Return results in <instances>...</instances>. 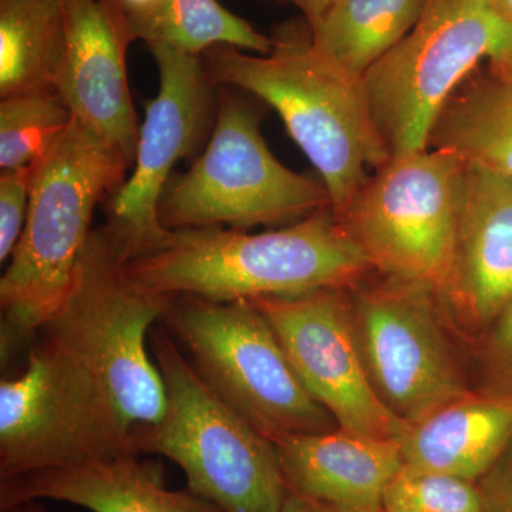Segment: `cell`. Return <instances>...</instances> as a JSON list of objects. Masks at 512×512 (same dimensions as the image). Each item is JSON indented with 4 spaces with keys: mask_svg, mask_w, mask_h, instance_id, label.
<instances>
[{
    "mask_svg": "<svg viewBox=\"0 0 512 512\" xmlns=\"http://www.w3.org/2000/svg\"><path fill=\"white\" fill-rule=\"evenodd\" d=\"M128 276L165 298L252 301L323 288H350L373 269L332 208L251 234L221 227L171 231L130 259Z\"/></svg>",
    "mask_w": 512,
    "mask_h": 512,
    "instance_id": "obj_1",
    "label": "cell"
},
{
    "mask_svg": "<svg viewBox=\"0 0 512 512\" xmlns=\"http://www.w3.org/2000/svg\"><path fill=\"white\" fill-rule=\"evenodd\" d=\"M266 55L215 46L201 56L211 82L251 94L279 114L329 192L333 212L345 207L389 161L362 80L329 63L312 45L308 23L282 25Z\"/></svg>",
    "mask_w": 512,
    "mask_h": 512,
    "instance_id": "obj_2",
    "label": "cell"
},
{
    "mask_svg": "<svg viewBox=\"0 0 512 512\" xmlns=\"http://www.w3.org/2000/svg\"><path fill=\"white\" fill-rule=\"evenodd\" d=\"M130 167L74 119L35 164L28 220L0 279L3 366L62 305L94 229V211L126 181Z\"/></svg>",
    "mask_w": 512,
    "mask_h": 512,
    "instance_id": "obj_3",
    "label": "cell"
},
{
    "mask_svg": "<svg viewBox=\"0 0 512 512\" xmlns=\"http://www.w3.org/2000/svg\"><path fill=\"white\" fill-rule=\"evenodd\" d=\"M128 261L126 248L109 229L94 228L66 298L37 335L92 375L134 439L165 412L163 377L148 338L170 298L136 284L127 274Z\"/></svg>",
    "mask_w": 512,
    "mask_h": 512,
    "instance_id": "obj_4",
    "label": "cell"
},
{
    "mask_svg": "<svg viewBox=\"0 0 512 512\" xmlns=\"http://www.w3.org/2000/svg\"><path fill=\"white\" fill-rule=\"evenodd\" d=\"M148 346L167 404L158 423L136 431L134 453L173 461L188 490L222 512H281L289 488L274 443L212 392L167 328H153Z\"/></svg>",
    "mask_w": 512,
    "mask_h": 512,
    "instance_id": "obj_5",
    "label": "cell"
},
{
    "mask_svg": "<svg viewBox=\"0 0 512 512\" xmlns=\"http://www.w3.org/2000/svg\"><path fill=\"white\" fill-rule=\"evenodd\" d=\"M332 208L322 181L285 167L266 146L261 116L239 90L218 87L214 128L204 150L173 175L160 202L168 231L291 225Z\"/></svg>",
    "mask_w": 512,
    "mask_h": 512,
    "instance_id": "obj_6",
    "label": "cell"
},
{
    "mask_svg": "<svg viewBox=\"0 0 512 512\" xmlns=\"http://www.w3.org/2000/svg\"><path fill=\"white\" fill-rule=\"evenodd\" d=\"M348 296L367 376L393 416L416 424L473 392L470 346L439 291L373 271Z\"/></svg>",
    "mask_w": 512,
    "mask_h": 512,
    "instance_id": "obj_7",
    "label": "cell"
},
{
    "mask_svg": "<svg viewBox=\"0 0 512 512\" xmlns=\"http://www.w3.org/2000/svg\"><path fill=\"white\" fill-rule=\"evenodd\" d=\"M161 320L212 392L272 443L338 429L254 303L177 296Z\"/></svg>",
    "mask_w": 512,
    "mask_h": 512,
    "instance_id": "obj_8",
    "label": "cell"
},
{
    "mask_svg": "<svg viewBox=\"0 0 512 512\" xmlns=\"http://www.w3.org/2000/svg\"><path fill=\"white\" fill-rule=\"evenodd\" d=\"M512 47V25L490 0H426L413 29L363 76L370 114L390 156L429 148L454 90Z\"/></svg>",
    "mask_w": 512,
    "mask_h": 512,
    "instance_id": "obj_9",
    "label": "cell"
},
{
    "mask_svg": "<svg viewBox=\"0 0 512 512\" xmlns=\"http://www.w3.org/2000/svg\"><path fill=\"white\" fill-rule=\"evenodd\" d=\"M466 163L427 148L369 175L336 217L373 271L430 285L443 296L454 254Z\"/></svg>",
    "mask_w": 512,
    "mask_h": 512,
    "instance_id": "obj_10",
    "label": "cell"
},
{
    "mask_svg": "<svg viewBox=\"0 0 512 512\" xmlns=\"http://www.w3.org/2000/svg\"><path fill=\"white\" fill-rule=\"evenodd\" d=\"M123 454H136L133 431L92 375L37 335L25 370L0 382V480Z\"/></svg>",
    "mask_w": 512,
    "mask_h": 512,
    "instance_id": "obj_11",
    "label": "cell"
},
{
    "mask_svg": "<svg viewBox=\"0 0 512 512\" xmlns=\"http://www.w3.org/2000/svg\"><path fill=\"white\" fill-rule=\"evenodd\" d=\"M160 89L148 100L133 173L111 194L106 228L130 259L164 244L171 231L161 225V198L178 161L205 147L218 110V87L201 57L167 46H150Z\"/></svg>",
    "mask_w": 512,
    "mask_h": 512,
    "instance_id": "obj_12",
    "label": "cell"
},
{
    "mask_svg": "<svg viewBox=\"0 0 512 512\" xmlns=\"http://www.w3.org/2000/svg\"><path fill=\"white\" fill-rule=\"evenodd\" d=\"M274 329L296 375L340 429L399 440L410 424L380 402L367 376L350 315L348 288L249 301Z\"/></svg>",
    "mask_w": 512,
    "mask_h": 512,
    "instance_id": "obj_13",
    "label": "cell"
},
{
    "mask_svg": "<svg viewBox=\"0 0 512 512\" xmlns=\"http://www.w3.org/2000/svg\"><path fill=\"white\" fill-rule=\"evenodd\" d=\"M67 46L53 90L73 119L133 167L140 124L127 76L126 19L109 0H64Z\"/></svg>",
    "mask_w": 512,
    "mask_h": 512,
    "instance_id": "obj_14",
    "label": "cell"
},
{
    "mask_svg": "<svg viewBox=\"0 0 512 512\" xmlns=\"http://www.w3.org/2000/svg\"><path fill=\"white\" fill-rule=\"evenodd\" d=\"M444 306L468 346L512 302V178L466 163Z\"/></svg>",
    "mask_w": 512,
    "mask_h": 512,
    "instance_id": "obj_15",
    "label": "cell"
},
{
    "mask_svg": "<svg viewBox=\"0 0 512 512\" xmlns=\"http://www.w3.org/2000/svg\"><path fill=\"white\" fill-rule=\"evenodd\" d=\"M274 446L289 490L348 512H383L384 490L403 467L399 441L340 427Z\"/></svg>",
    "mask_w": 512,
    "mask_h": 512,
    "instance_id": "obj_16",
    "label": "cell"
},
{
    "mask_svg": "<svg viewBox=\"0 0 512 512\" xmlns=\"http://www.w3.org/2000/svg\"><path fill=\"white\" fill-rule=\"evenodd\" d=\"M32 500L62 501L92 512H222L188 488L170 490L163 466L136 454L0 480V510Z\"/></svg>",
    "mask_w": 512,
    "mask_h": 512,
    "instance_id": "obj_17",
    "label": "cell"
},
{
    "mask_svg": "<svg viewBox=\"0 0 512 512\" xmlns=\"http://www.w3.org/2000/svg\"><path fill=\"white\" fill-rule=\"evenodd\" d=\"M403 464L477 483L512 441V402L476 392L410 424L399 440Z\"/></svg>",
    "mask_w": 512,
    "mask_h": 512,
    "instance_id": "obj_18",
    "label": "cell"
},
{
    "mask_svg": "<svg viewBox=\"0 0 512 512\" xmlns=\"http://www.w3.org/2000/svg\"><path fill=\"white\" fill-rule=\"evenodd\" d=\"M429 148L512 178V89L478 67L441 109Z\"/></svg>",
    "mask_w": 512,
    "mask_h": 512,
    "instance_id": "obj_19",
    "label": "cell"
},
{
    "mask_svg": "<svg viewBox=\"0 0 512 512\" xmlns=\"http://www.w3.org/2000/svg\"><path fill=\"white\" fill-rule=\"evenodd\" d=\"M426 0H336L312 26L320 56L362 80L403 39L423 12Z\"/></svg>",
    "mask_w": 512,
    "mask_h": 512,
    "instance_id": "obj_20",
    "label": "cell"
},
{
    "mask_svg": "<svg viewBox=\"0 0 512 512\" xmlns=\"http://www.w3.org/2000/svg\"><path fill=\"white\" fill-rule=\"evenodd\" d=\"M66 46L64 0H0V99L53 89Z\"/></svg>",
    "mask_w": 512,
    "mask_h": 512,
    "instance_id": "obj_21",
    "label": "cell"
},
{
    "mask_svg": "<svg viewBox=\"0 0 512 512\" xmlns=\"http://www.w3.org/2000/svg\"><path fill=\"white\" fill-rule=\"evenodd\" d=\"M131 39L148 47L167 46L201 57L215 46L266 55L274 40L229 12L218 0H156L140 12L123 15Z\"/></svg>",
    "mask_w": 512,
    "mask_h": 512,
    "instance_id": "obj_22",
    "label": "cell"
},
{
    "mask_svg": "<svg viewBox=\"0 0 512 512\" xmlns=\"http://www.w3.org/2000/svg\"><path fill=\"white\" fill-rule=\"evenodd\" d=\"M72 123L73 114L53 89L5 97L0 101V168L36 164Z\"/></svg>",
    "mask_w": 512,
    "mask_h": 512,
    "instance_id": "obj_23",
    "label": "cell"
},
{
    "mask_svg": "<svg viewBox=\"0 0 512 512\" xmlns=\"http://www.w3.org/2000/svg\"><path fill=\"white\" fill-rule=\"evenodd\" d=\"M383 512H484L474 481L402 467L383 493Z\"/></svg>",
    "mask_w": 512,
    "mask_h": 512,
    "instance_id": "obj_24",
    "label": "cell"
},
{
    "mask_svg": "<svg viewBox=\"0 0 512 512\" xmlns=\"http://www.w3.org/2000/svg\"><path fill=\"white\" fill-rule=\"evenodd\" d=\"M473 389L512 402V302L470 343Z\"/></svg>",
    "mask_w": 512,
    "mask_h": 512,
    "instance_id": "obj_25",
    "label": "cell"
},
{
    "mask_svg": "<svg viewBox=\"0 0 512 512\" xmlns=\"http://www.w3.org/2000/svg\"><path fill=\"white\" fill-rule=\"evenodd\" d=\"M35 164L0 174V262H9L28 220Z\"/></svg>",
    "mask_w": 512,
    "mask_h": 512,
    "instance_id": "obj_26",
    "label": "cell"
},
{
    "mask_svg": "<svg viewBox=\"0 0 512 512\" xmlns=\"http://www.w3.org/2000/svg\"><path fill=\"white\" fill-rule=\"evenodd\" d=\"M477 484L484 512H512V441Z\"/></svg>",
    "mask_w": 512,
    "mask_h": 512,
    "instance_id": "obj_27",
    "label": "cell"
},
{
    "mask_svg": "<svg viewBox=\"0 0 512 512\" xmlns=\"http://www.w3.org/2000/svg\"><path fill=\"white\" fill-rule=\"evenodd\" d=\"M284 5H292L301 12L303 20L312 26L336 2V0H272Z\"/></svg>",
    "mask_w": 512,
    "mask_h": 512,
    "instance_id": "obj_28",
    "label": "cell"
},
{
    "mask_svg": "<svg viewBox=\"0 0 512 512\" xmlns=\"http://www.w3.org/2000/svg\"><path fill=\"white\" fill-rule=\"evenodd\" d=\"M281 512H348L340 510V508L332 507V505L318 503L311 498L303 497L301 494L293 493L289 490L286 495L284 507Z\"/></svg>",
    "mask_w": 512,
    "mask_h": 512,
    "instance_id": "obj_29",
    "label": "cell"
},
{
    "mask_svg": "<svg viewBox=\"0 0 512 512\" xmlns=\"http://www.w3.org/2000/svg\"><path fill=\"white\" fill-rule=\"evenodd\" d=\"M487 70L512 89V47L503 55L487 62Z\"/></svg>",
    "mask_w": 512,
    "mask_h": 512,
    "instance_id": "obj_30",
    "label": "cell"
},
{
    "mask_svg": "<svg viewBox=\"0 0 512 512\" xmlns=\"http://www.w3.org/2000/svg\"><path fill=\"white\" fill-rule=\"evenodd\" d=\"M109 2L119 10L121 15H131L153 5L156 0H109Z\"/></svg>",
    "mask_w": 512,
    "mask_h": 512,
    "instance_id": "obj_31",
    "label": "cell"
},
{
    "mask_svg": "<svg viewBox=\"0 0 512 512\" xmlns=\"http://www.w3.org/2000/svg\"><path fill=\"white\" fill-rule=\"evenodd\" d=\"M0 512H50L47 510L45 505L40 500L26 501V503H20L13 505V507L5 508Z\"/></svg>",
    "mask_w": 512,
    "mask_h": 512,
    "instance_id": "obj_32",
    "label": "cell"
},
{
    "mask_svg": "<svg viewBox=\"0 0 512 512\" xmlns=\"http://www.w3.org/2000/svg\"><path fill=\"white\" fill-rule=\"evenodd\" d=\"M495 12L512 25V0H490Z\"/></svg>",
    "mask_w": 512,
    "mask_h": 512,
    "instance_id": "obj_33",
    "label": "cell"
}]
</instances>
